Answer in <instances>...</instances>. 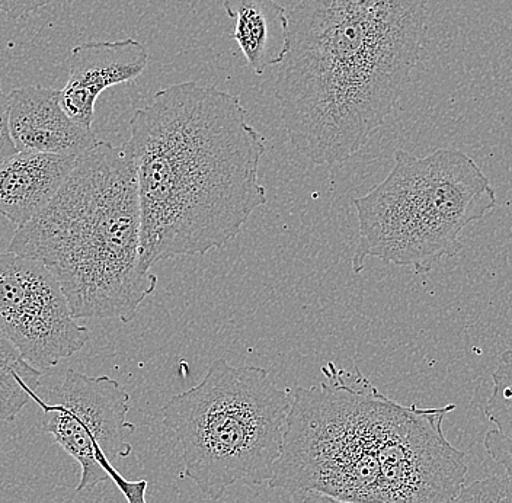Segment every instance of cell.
Masks as SVG:
<instances>
[{"mask_svg": "<svg viewBox=\"0 0 512 503\" xmlns=\"http://www.w3.org/2000/svg\"><path fill=\"white\" fill-rule=\"evenodd\" d=\"M492 381L494 389L486 402L485 415L495 428L486 432L483 445L512 479V349L499 358Z\"/></svg>", "mask_w": 512, "mask_h": 503, "instance_id": "obj_13", "label": "cell"}, {"mask_svg": "<svg viewBox=\"0 0 512 503\" xmlns=\"http://www.w3.org/2000/svg\"><path fill=\"white\" fill-rule=\"evenodd\" d=\"M59 281L41 262L0 253V333L38 371L51 370L89 341Z\"/></svg>", "mask_w": 512, "mask_h": 503, "instance_id": "obj_8", "label": "cell"}, {"mask_svg": "<svg viewBox=\"0 0 512 503\" xmlns=\"http://www.w3.org/2000/svg\"><path fill=\"white\" fill-rule=\"evenodd\" d=\"M511 233H512V230H511Z\"/></svg>", "mask_w": 512, "mask_h": 503, "instance_id": "obj_19", "label": "cell"}, {"mask_svg": "<svg viewBox=\"0 0 512 503\" xmlns=\"http://www.w3.org/2000/svg\"><path fill=\"white\" fill-rule=\"evenodd\" d=\"M43 373L32 367L0 333V422L15 421L37 392Z\"/></svg>", "mask_w": 512, "mask_h": 503, "instance_id": "obj_14", "label": "cell"}, {"mask_svg": "<svg viewBox=\"0 0 512 503\" xmlns=\"http://www.w3.org/2000/svg\"><path fill=\"white\" fill-rule=\"evenodd\" d=\"M80 156L16 152L0 163V216L24 226L57 194Z\"/></svg>", "mask_w": 512, "mask_h": 503, "instance_id": "obj_11", "label": "cell"}, {"mask_svg": "<svg viewBox=\"0 0 512 503\" xmlns=\"http://www.w3.org/2000/svg\"><path fill=\"white\" fill-rule=\"evenodd\" d=\"M139 185L127 147L98 142L62 188L24 226L9 252L56 277L75 319L130 323L158 277L140 262Z\"/></svg>", "mask_w": 512, "mask_h": 503, "instance_id": "obj_4", "label": "cell"}, {"mask_svg": "<svg viewBox=\"0 0 512 503\" xmlns=\"http://www.w3.org/2000/svg\"><path fill=\"white\" fill-rule=\"evenodd\" d=\"M147 63L149 51L134 38L73 47L69 57V79L60 91L63 111L80 126L92 128L96 101L102 92L139 78Z\"/></svg>", "mask_w": 512, "mask_h": 503, "instance_id": "obj_9", "label": "cell"}, {"mask_svg": "<svg viewBox=\"0 0 512 503\" xmlns=\"http://www.w3.org/2000/svg\"><path fill=\"white\" fill-rule=\"evenodd\" d=\"M322 373L319 384L293 392L271 489L355 503L456 501L469 472L443 431L456 405H400L357 367L352 374L329 361Z\"/></svg>", "mask_w": 512, "mask_h": 503, "instance_id": "obj_2", "label": "cell"}, {"mask_svg": "<svg viewBox=\"0 0 512 503\" xmlns=\"http://www.w3.org/2000/svg\"><path fill=\"white\" fill-rule=\"evenodd\" d=\"M43 410V429L80 466L78 492L112 480L127 503H149L147 480H127L117 458L130 456L128 438L136 426L127 421L130 394L111 377H91L69 370L47 399L30 394Z\"/></svg>", "mask_w": 512, "mask_h": 503, "instance_id": "obj_7", "label": "cell"}, {"mask_svg": "<svg viewBox=\"0 0 512 503\" xmlns=\"http://www.w3.org/2000/svg\"><path fill=\"white\" fill-rule=\"evenodd\" d=\"M352 204L358 216L355 274L376 258L427 275L462 251L463 230L488 216L498 198L462 150L438 149L425 158L398 150L384 181Z\"/></svg>", "mask_w": 512, "mask_h": 503, "instance_id": "obj_5", "label": "cell"}, {"mask_svg": "<svg viewBox=\"0 0 512 503\" xmlns=\"http://www.w3.org/2000/svg\"><path fill=\"white\" fill-rule=\"evenodd\" d=\"M51 0H0V14L19 19L44 8Z\"/></svg>", "mask_w": 512, "mask_h": 503, "instance_id": "obj_17", "label": "cell"}, {"mask_svg": "<svg viewBox=\"0 0 512 503\" xmlns=\"http://www.w3.org/2000/svg\"><path fill=\"white\" fill-rule=\"evenodd\" d=\"M453 503H512V479L492 476L464 486Z\"/></svg>", "mask_w": 512, "mask_h": 503, "instance_id": "obj_15", "label": "cell"}, {"mask_svg": "<svg viewBox=\"0 0 512 503\" xmlns=\"http://www.w3.org/2000/svg\"><path fill=\"white\" fill-rule=\"evenodd\" d=\"M290 503H355L342 501L334 496L325 495V493L316 492V490H299L291 493Z\"/></svg>", "mask_w": 512, "mask_h": 503, "instance_id": "obj_18", "label": "cell"}, {"mask_svg": "<svg viewBox=\"0 0 512 503\" xmlns=\"http://www.w3.org/2000/svg\"><path fill=\"white\" fill-rule=\"evenodd\" d=\"M9 130L18 152L82 156L98 144L94 130L73 121L60 91L27 86L8 95Z\"/></svg>", "mask_w": 512, "mask_h": 503, "instance_id": "obj_10", "label": "cell"}, {"mask_svg": "<svg viewBox=\"0 0 512 503\" xmlns=\"http://www.w3.org/2000/svg\"><path fill=\"white\" fill-rule=\"evenodd\" d=\"M425 38V0H299L274 95L288 140L316 165L345 162L392 114Z\"/></svg>", "mask_w": 512, "mask_h": 503, "instance_id": "obj_3", "label": "cell"}, {"mask_svg": "<svg viewBox=\"0 0 512 503\" xmlns=\"http://www.w3.org/2000/svg\"><path fill=\"white\" fill-rule=\"evenodd\" d=\"M293 393L265 368L211 362L206 376L163 406V425L182 447L184 473L217 502L236 483H270L283 451Z\"/></svg>", "mask_w": 512, "mask_h": 503, "instance_id": "obj_6", "label": "cell"}, {"mask_svg": "<svg viewBox=\"0 0 512 503\" xmlns=\"http://www.w3.org/2000/svg\"><path fill=\"white\" fill-rule=\"evenodd\" d=\"M235 21L233 38L256 75L278 66L286 53L287 12L275 0H224Z\"/></svg>", "mask_w": 512, "mask_h": 503, "instance_id": "obj_12", "label": "cell"}, {"mask_svg": "<svg viewBox=\"0 0 512 503\" xmlns=\"http://www.w3.org/2000/svg\"><path fill=\"white\" fill-rule=\"evenodd\" d=\"M16 152L18 150L12 140L11 130H9L8 95L3 92L2 85H0V163Z\"/></svg>", "mask_w": 512, "mask_h": 503, "instance_id": "obj_16", "label": "cell"}, {"mask_svg": "<svg viewBox=\"0 0 512 503\" xmlns=\"http://www.w3.org/2000/svg\"><path fill=\"white\" fill-rule=\"evenodd\" d=\"M124 146L139 185L144 271L223 248L267 204L259 178L265 139L238 96L214 86L160 89L134 112Z\"/></svg>", "mask_w": 512, "mask_h": 503, "instance_id": "obj_1", "label": "cell"}]
</instances>
